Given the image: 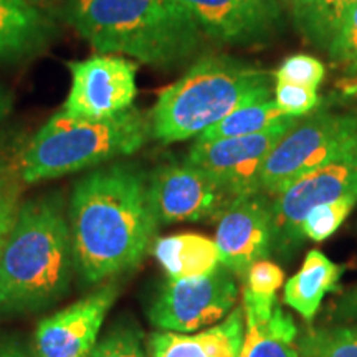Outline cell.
Masks as SVG:
<instances>
[{
    "label": "cell",
    "mask_w": 357,
    "mask_h": 357,
    "mask_svg": "<svg viewBox=\"0 0 357 357\" xmlns=\"http://www.w3.org/2000/svg\"><path fill=\"white\" fill-rule=\"evenodd\" d=\"M294 2V8H300V7H305L307 3H311L312 0H293Z\"/></svg>",
    "instance_id": "d6a6232c"
},
{
    "label": "cell",
    "mask_w": 357,
    "mask_h": 357,
    "mask_svg": "<svg viewBox=\"0 0 357 357\" xmlns=\"http://www.w3.org/2000/svg\"><path fill=\"white\" fill-rule=\"evenodd\" d=\"M326 50L347 73L357 75V0L341 15Z\"/></svg>",
    "instance_id": "603a6c76"
},
{
    "label": "cell",
    "mask_w": 357,
    "mask_h": 357,
    "mask_svg": "<svg viewBox=\"0 0 357 357\" xmlns=\"http://www.w3.org/2000/svg\"><path fill=\"white\" fill-rule=\"evenodd\" d=\"M236 301V275L220 263L212 273L197 278H167L151 306L149 319L160 331L197 333L225 319Z\"/></svg>",
    "instance_id": "52a82bcc"
},
{
    "label": "cell",
    "mask_w": 357,
    "mask_h": 357,
    "mask_svg": "<svg viewBox=\"0 0 357 357\" xmlns=\"http://www.w3.org/2000/svg\"><path fill=\"white\" fill-rule=\"evenodd\" d=\"M0 357H33L24 341L15 336H0Z\"/></svg>",
    "instance_id": "f1b7e54d"
},
{
    "label": "cell",
    "mask_w": 357,
    "mask_h": 357,
    "mask_svg": "<svg viewBox=\"0 0 357 357\" xmlns=\"http://www.w3.org/2000/svg\"><path fill=\"white\" fill-rule=\"evenodd\" d=\"M205 37L231 45L265 43L278 32L276 0H174Z\"/></svg>",
    "instance_id": "5bb4252c"
},
{
    "label": "cell",
    "mask_w": 357,
    "mask_h": 357,
    "mask_svg": "<svg viewBox=\"0 0 357 357\" xmlns=\"http://www.w3.org/2000/svg\"><path fill=\"white\" fill-rule=\"evenodd\" d=\"M151 207L159 225L218 218L235 200L215 178L184 162H167L147 177Z\"/></svg>",
    "instance_id": "30bf717a"
},
{
    "label": "cell",
    "mask_w": 357,
    "mask_h": 357,
    "mask_svg": "<svg viewBox=\"0 0 357 357\" xmlns=\"http://www.w3.org/2000/svg\"><path fill=\"white\" fill-rule=\"evenodd\" d=\"M300 357H357V326L311 328L298 339Z\"/></svg>",
    "instance_id": "44dd1931"
},
{
    "label": "cell",
    "mask_w": 357,
    "mask_h": 357,
    "mask_svg": "<svg viewBox=\"0 0 357 357\" xmlns=\"http://www.w3.org/2000/svg\"><path fill=\"white\" fill-rule=\"evenodd\" d=\"M300 121L293 116L268 131L240 137L195 141L187 160L215 178L231 197H245L260 190L263 164L281 137Z\"/></svg>",
    "instance_id": "9c48e42d"
},
{
    "label": "cell",
    "mask_w": 357,
    "mask_h": 357,
    "mask_svg": "<svg viewBox=\"0 0 357 357\" xmlns=\"http://www.w3.org/2000/svg\"><path fill=\"white\" fill-rule=\"evenodd\" d=\"M357 141V116L319 113L300 119L263 164L260 190L275 197L305 174L336 158Z\"/></svg>",
    "instance_id": "8992f818"
},
{
    "label": "cell",
    "mask_w": 357,
    "mask_h": 357,
    "mask_svg": "<svg viewBox=\"0 0 357 357\" xmlns=\"http://www.w3.org/2000/svg\"><path fill=\"white\" fill-rule=\"evenodd\" d=\"M88 357H149V352L136 326L119 324L96 342Z\"/></svg>",
    "instance_id": "cb8c5ba5"
},
{
    "label": "cell",
    "mask_w": 357,
    "mask_h": 357,
    "mask_svg": "<svg viewBox=\"0 0 357 357\" xmlns=\"http://www.w3.org/2000/svg\"><path fill=\"white\" fill-rule=\"evenodd\" d=\"M53 13L98 52L160 68L189 60L204 37L174 0H55Z\"/></svg>",
    "instance_id": "3957f363"
},
{
    "label": "cell",
    "mask_w": 357,
    "mask_h": 357,
    "mask_svg": "<svg viewBox=\"0 0 357 357\" xmlns=\"http://www.w3.org/2000/svg\"><path fill=\"white\" fill-rule=\"evenodd\" d=\"M30 2L37 3L38 7H42L43 10L50 12L53 15V6H55V0H30Z\"/></svg>",
    "instance_id": "1f68e13d"
},
{
    "label": "cell",
    "mask_w": 357,
    "mask_h": 357,
    "mask_svg": "<svg viewBox=\"0 0 357 357\" xmlns=\"http://www.w3.org/2000/svg\"><path fill=\"white\" fill-rule=\"evenodd\" d=\"M276 82L294 83L316 89L324 78V65L310 55L288 56L275 73Z\"/></svg>",
    "instance_id": "d4e9b609"
},
{
    "label": "cell",
    "mask_w": 357,
    "mask_h": 357,
    "mask_svg": "<svg viewBox=\"0 0 357 357\" xmlns=\"http://www.w3.org/2000/svg\"><path fill=\"white\" fill-rule=\"evenodd\" d=\"M357 204V195H349L318 205L312 211L307 212L305 220L301 223L303 240H312V242H324L326 238L334 235L342 222L349 215L354 205Z\"/></svg>",
    "instance_id": "7402d4cb"
},
{
    "label": "cell",
    "mask_w": 357,
    "mask_h": 357,
    "mask_svg": "<svg viewBox=\"0 0 357 357\" xmlns=\"http://www.w3.org/2000/svg\"><path fill=\"white\" fill-rule=\"evenodd\" d=\"M337 311L339 316L346 319L357 318V287L342 296V300L337 303Z\"/></svg>",
    "instance_id": "f546056e"
},
{
    "label": "cell",
    "mask_w": 357,
    "mask_h": 357,
    "mask_svg": "<svg viewBox=\"0 0 357 357\" xmlns=\"http://www.w3.org/2000/svg\"><path fill=\"white\" fill-rule=\"evenodd\" d=\"M149 134V118L134 106L101 119L60 109L19 153V177L35 184L96 167L139 151Z\"/></svg>",
    "instance_id": "5b68a950"
},
{
    "label": "cell",
    "mask_w": 357,
    "mask_h": 357,
    "mask_svg": "<svg viewBox=\"0 0 357 357\" xmlns=\"http://www.w3.org/2000/svg\"><path fill=\"white\" fill-rule=\"evenodd\" d=\"M293 116L284 114L278 108L273 98L268 100L248 102V105L240 106L225 118L220 119L207 131H204L197 137L199 141H213V139H225V137H240L250 136L268 131V129L278 126V124L288 121Z\"/></svg>",
    "instance_id": "ffe728a7"
},
{
    "label": "cell",
    "mask_w": 357,
    "mask_h": 357,
    "mask_svg": "<svg viewBox=\"0 0 357 357\" xmlns=\"http://www.w3.org/2000/svg\"><path fill=\"white\" fill-rule=\"evenodd\" d=\"M19 178V153H0V192Z\"/></svg>",
    "instance_id": "83f0119b"
},
{
    "label": "cell",
    "mask_w": 357,
    "mask_h": 357,
    "mask_svg": "<svg viewBox=\"0 0 357 357\" xmlns=\"http://www.w3.org/2000/svg\"><path fill=\"white\" fill-rule=\"evenodd\" d=\"M342 268L329 260L319 250H310L296 275L287 281L283 300L289 307L311 321L321 303L333 291L341 278Z\"/></svg>",
    "instance_id": "ac0fdd59"
},
{
    "label": "cell",
    "mask_w": 357,
    "mask_h": 357,
    "mask_svg": "<svg viewBox=\"0 0 357 357\" xmlns=\"http://www.w3.org/2000/svg\"><path fill=\"white\" fill-rule=\"evenodd\" d=\"M118 298L113 281L40 321L35 329L33 351L37 357H88L96 346L101 326Z\"/></svg>",
    "instance_id": "4fadbf2b"
},
{
    "label": "cell",
    "mask_w": 357,
    "mask_h": 357,
    "mask_svg": "<svg viewBox=\"0 0 357 357\" xmlns=\"http://www.w3.org/2000/svg\"><path fill=\"white\" fill-rule=\"evenodd\" d=\"M349 195H357V141L275 195L273 250L291 253L303 242L301 223L307 212Z\"/></svg>",
    "instance_id": "ba28073f"
},
{
    "label": "cell",
    "mask_w": 357,
    "mask_h": 357,
    "mask_svg": "<svg viewBox=\"0 0 357 357\" xmlns=\"http://www.w3.org/2000/svg\"><path fill=\"white\" fill-rule=\"evenodd\" d=\"M22 204V181L20 177L8 184L6 189L0 192V252L6 242V236L10 231L13 220Z\"/></svg>",
    "instance_id": "4316f807"
},
{
    "label": "cell",
    "mask_w": 357,
    "mask_h": 357,
    "mask_svg": "<svg viewBox=\"0 0 357 357\" xmlns=\"http://www.w3.org/2000/svg\"><path fill=\"white\" fill-rule=\"evenodd\" d=\"M52 13L30 0H0V63L38 55L55 38Z\"/></svg>",
    "instance_id": "2e32d148"
},
{
    "label": "cell",
    "mask_w": 357,
    "mask_h": 357,
    "mask_svg": "<svg viewBox=\"0 0 357 357\" xmlns=\"http://www.w3.org/2000/svg\"><path fill=\"white\" fill-rule=\"evenodd\" d=\"M75 271L61 195L22 200L0 252V314L47 310L68 293Z\"/></svg>",
    "instance_id": "7a4b0ae2"
},
{
    "label": "cell",
    "mask_w": 357,
    "mask_h": 357,
    "mask_svg": "<svg viewBox=\"0 0 357 357\" xmlns=\"http://www.w3.org/2000/svg\"><path fill=\"white\" fill-rule=\"evenodd\" d=\"M12 108V96L3 88H0V124L7 118Z\"/></svg>",
    "instance_id": "4dcf8cb0"
},
{
    "label": "cell",
    "mask_w": 357,
    "mask_h": 357,
    "mask_svg": "<svg viewBox=\"0 0 357 357\" xmlns=\"http://www.w3.org/2000/svg\"><path fill=\"white\" fill-rule=\"evenodd\" d=\"M245 337L243 307L197 333L160 331L149 337V357H240Z\"/></svg>",
    "instance_id": "9a60e30c"
},
{
    "label": "cell",
    "mask_w": 357,
    "mask_h": 357,
    "mask_svg": "<svg viewBox=\"0 0 357 357\" xmlns=\"http://www.w3.org/2000/svg\"><path fill=\"white\" fill-rule=\"evenodd\" d=\"M296 337L293 318L276 305L270 318L245 319L240 357H300Z\"/></svg>",
    "instance_id": "d6986e66"
},
{
    "label": "cell",
    "mask_w": 357,
    "mask_h": 357,
    "mask_svg": "<svg viewBox=\"0 0 357 357\" xmlns=\"http://www.w3.org/2000/svg\"><path fill=\"white\" fill-rule=\"evenodd\" d=\"M68 222L75 265L84 283L100 284L131 271L159 225L146 174L131 164L89 172L71 192Z\"/></svg>",
    "instance_id": "6da1fadb"
},
{
    "label": "cell",
    "mask_w": 357,
    "mask_h": 357,
    "mask_svg": "<svg viewBox=\"0 0 357 357\" xmlns=\"http://www.w3.org/2000/svg\"><path fill=\"white\" fill-rule=\"evenodd\" d=\"M268 98L266 70L229 55L202 56L159 93L149 114L151 134L162 142L199 137L240 106Z\"/></svg>",
    "instance_id": "277c9868"
},
{
    "label": "cell",
    "mask_w": 357,
    "mask_h": 357,
    "mask_svg": "<svg viewBox=\"0 0 357 357\" xmlns=\"http://www.w3.org/2000/svg\"><path fill=\"white\" fill-rule=\"evenodd\" d=\"M273 100L284 114L298 116V118L310 113L319 102L316 89L284 82H276Z\"/></svg>",
    "instance_id": "484cf974"
},
{
    "label": "cell",
    "mask_w": 357,
    "mask_h": 357,
    "mask_svg": "<svg viewBox=\"0 0 357 357\" xmlns=\"http://www.w3.org/2000/svg\"><path fill=\"white\" fill-rule=\"evenodd\" d=\"M71 88L63 102L65 113L78 118H111L132 108L137 95V66L126 58L101 53L70 61Z\"/></svg>",
    "instance_id": "8fae6325"
},
{
    "label": "cell",
    "mask_w": 357,
    "mask_h": 357,
    "mask_svg": "<svg viewBox=\"0 0 357 357\" xmlns=\"http://www.w3.org/2000/svg\"><path fill=\"white\" fill-rule=\"evenodd\" d=\"M220 263L236 276L273 252V200L263 192L236 197L218 217Z\"/></svg>",
    "instance_id": "7c38bea8"
},
{
    "label": "cell",
    "mask_w": 357,
    "mask_h": 357,
    "mask_svg": "<svg viewBox=\"0 0 357 357\" xmlns=\"http://www.w3.org/2000/svg\"><path fill=\"white\" fill-rule=\"evenodd\" d=\"M153 253L171 280L197 278L220 265L215 240L190 231L160 236L153 243Z\"/></svg>",
    "instance_id": "e0dca14e"
}]
</instances>
